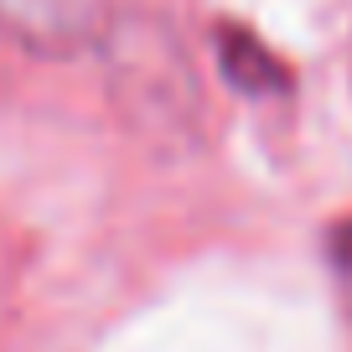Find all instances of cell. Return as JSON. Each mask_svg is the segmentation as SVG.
Returning <instances> with one entry per match:
<instances>
[{
	"label": "cell",
	"instance_id": "6da1fadb",
	"mask_svg": "<svg viewBox=\"0 0 352 352\" xmlns=\"http://www.w3.org/2000/svg\"><path fill=\"white\" fill-rule=\"evenodd\" d=\"M104 26H109L104 0H0V32L42 57L83 52Z\"/></svg>",
	"mask_w": 352,
	"mask_h": 352
},
{
	"label": "cell",
	"instance_id": "7a4b0ae2",
	"mask_svg": "<svg viewBox=\"0 0 352 352\" xmlns=\"http://www.w3.org/2000/svg\"><path fill=\"white\" fill-rule=\"evenodd\" d=\"M212 47H218L223 78H228L233 88H243V94H285L290 88V67L280 63L254 32H243V26L223 21L218 32H212Z\"/></svg>",
	"mask_w": 352,
	"mask_h": 352
},
{
	"label": "cell",
	"instance_id": "3957f363",
	"mask_svg": "<svg viewBox=\"0 0 352 352\" xmlns=\"http://www.w3.org/2000/svg\"><path fill=\"white\" fill-rule=\"evenodd\" d=\"M331 270H337V280L352 290V218L331 228Z\"/></svg>",
	"mask_w": 352,
	"mask_h": 352
}]
</instances>
